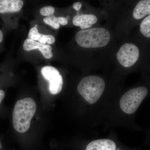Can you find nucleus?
<instances>
[{
  "label": "nucleus",
  "mask_w": 150,
  "mask_h": 150,
  "mask_svg": "<svg viewBox=\"0 0 150 150\" xmlns=\"http://www.w3.org/2000/svg\"><path fill=\"white\" fill-rule=\"evenodd\" d=\"M5 92L4 90L0 89V104L2 102L5 97Z\"/></svg>",
  "instance_id": "18"
},
{
  "label": "nucleus",
  "mask_w": 150,
  "mask_h": 150,
  "mask_svg": "<svg viewBox=\"0 0 150 150\" xmlns=\"http://www.w3.org/2000/svg\"><path fill=\"white\" fill-rule=\"evenodd\" d=\"M150 13V0H141L137 4L133 11L134 18L140 20Z\"/></svg>",
  "instance_id": "12"
},
{
  "label": "nucleus",
  "mask_w": 150,
  "mask_h": 150,
  "mask_svg": "<svg viewBox=\"0 0 150 150\" xmlns=\"http://www.w3.org/2000/svg\"><path fill=\"white\" fill-rule=\"evenodd\" d=\"M43 22L45 24L50 25L51 27L56 30L60 28V24L59 23V18L57 17L52 16L46 17L43 19Z\"/></svg>",
  "instance_id": "14"
},
{
  "label": "nucleus",
  "mask_w": 150,
  "mask_h": 150,
  "mask_svg": "<svg viewBox=\"0 0 150 150\" xmlns=\"http://www.w3.org/2000/svg\"><path fill=\"white\" fill-rule=\"evenodd\" d=\"M82 6V4L80 2H77L74 3L73 5V7L75 10L79 11L80 10Z\"/></svg>",
  "instance_id": "17"
},
{
  "label": "nucleus",
  "mask_w": 150,
  "mask_h": 150,
  "mask_svg": "<svg viewBox=\"0 0 150 150\" xmlns=\"http://www.w3.org/2000/svg\"><path fill=\"white\" fill-rule=\"evenodd\" d=\"M97 21V18L93 14H78L73 18V23L75 26H79L83 30L90 28Z\"/></svg>",
  "instance_id": "9"
},
{
  "label": "nucleus",
  "mask_w": 150,
  "mask_h": 150,
  "mask_svg": "<svg viewBox=\"0 0 150 150\" xmlns=\"http://www.w3.org/2000/svg\"><path fill=\"white\" fill-rule=\"evenodd\" d=\"M139 57V50L134 44L126 43L121 46L117 54L119 63L123 67L129 68L137 62Z\"/></svg>",
  "instance_id": "6"
},
{
  "label": "nucleus",
  "mask_w": 150,
  "mask_h": 150,
  "mask_svg": "<svg viewBox=\"0 0 150 150\" xmlns=\"http://www.w3.org/2000/svg\"><path fill=\"white\" fill-rule=\"evenodd\" d=\"M85 150H118L116 144L112 140L102 139L89 143Z\"/></svg>",
  "instance_id": "10"
},
{
  "label": "nucleus",
  "mask_w": 150,
  "mask_h": 150,
  "mask_svg": "<svg viewBox=\"0 0 150 150\" xmlns=\"http://www.w3.org/2000/svg\"><path fill=\"white\" fill-rule=\"evenodd\" d=\"M3 149V145L2 144L1 142L0 141V150Z\"/></svg>",
  "instance_id": "20"
},
{
  "label": "nucleus",
  "mask_w": 150,
  "mask_h": 150,
  "mask_svg": "<svg viewBox=\"0 0 150 150\" xmlns=\"http://www.w3.org/2000/svg\"><path fill=\"white\" fill-rule=\"evenodd\" d=\"M78 45L85 48H100L109 43L110 32L103 28L95 27L79 31L75 37Z\"/></svg>",
  "instance_id": "2"
},
{
  "label": "nucleus",
  "mask_w": 150,
  "mask_h": 150,
  "mask_svg": "<svg viewBox=\"0 0 150 150\" xmlns=\"http://www.w3.org/2000/svg\"><path fill=\"white\" fill-rule=\"evenodd\" d=\"M148 92L147 89L143 86L132 88L127 91L120 100L121 110L127 114L134 113L146 96Z\"/></svg>",
  "instance_id": "4"
},
{
  "label": "nucleus",
  "mask_w": 150,
  "mask_h": 150,
  "mask_svg": "<svg viewBox=\"0 0 150 150\" xmlns=\"http://www.w3.org/2000/svg\"><path fill=\"white\" fill-rule=\"evenodd\" d=\"M23 48L24 51H26L38 49L43 57L46 59H51L54 55L51 46L48 44H43L29 38L25 40L23 44Z\"/></svg>",
  "instance_id": "7"
},
{
  "label": "nucleus",
  "mask_w": 150,
  "mask_h": 150,
  "mask_svg": "<svg viewBox=\"0 0 150 150\" xmlns=\"http://www.w3.org/2000/svg\"><path fill=\"white\" fill-rule=\"evenodd\" d=\"M28 36L30 39H32L43 44L52 45L56 41L55 37L53 35H45L38 32L37 25H36L34 27L30 28Z\"/></svg>",
  "instance_id": "11"
},
{
  "label": "nucleus",
  "mask_w": 150,
  "mask_h": 150,
  "mask_svg": "<svg viewBox=\"0 0 150 150\" xmlns=\"http://www.w3.org/2000/svg\"><path fill=\"white\" fill-rule=\"evenodd\" d=\"M59 18V23L60 24L62 25H67L68 23V20L67 18L64 17H58Z\"/></svg>",
  "instance_id": "16"
},
{
  "label": "nucleus",
  "mask_w": 150,
  "mask_h": 150,
  "mask_svg": "<svg viewBox=\"0 0 150 150\" xmlns=\"http://www.w3.org/2000/svg\"><path fill=\"white\" fill-rule=\"evenodd\" d=\"M41 73L48 82V90L51 94L56 95L62 91L64 81L58 70L52 66H44L41 69Z\"/></svg>",
  "instance_id": "5"
},
{
  "label": "nucleus",
  "mask_w": 150,
  "mask_h": 150,
  "mask_svg": "<svg viewBox=\"0 0 150 150\" xmlns=\"http://www.w3.org/2000/svg\"><path fill=\"white\" fill-rule=\"evenodd\" d=\"M105 82L98 76H88L83 78L78 84L77 91L81 96L90 104L98 101L105 88Z\"/></svg>",
  "instance_id": "3"
},
{
  "label": "nucleus",
  "mask_w": 150,
  "mask_h": 150,
  "mask_svg": "<svg viewBox=\"0 0 150 150\" xmlns=\"http://www.w3.org/2000/svg\"><path fill=\"white\" fill-rule=\"evenodd\" d=\"M24 5L23 0H0V15L20 11Z\"/></svg>",
  "instance_id": "8"
},
{
  "label": "nucleus",
  "mask_w": 150,
  "mask_h": 150,
  "mask_svg": "<svg viewBox=\"0 0 150 150\" xmlns=\"http://www.w3.org/2000/svg\"><path fill=\"white\" fill-rule=\"evenodd\" d=\"M36 109V102L31 98H25L17 101L12 114L13 125L16 131L24 134L28 131Z\"/></svg>",
  "instance_id": "1"
},
{
  "label": "nucleus",
  "mask_w": 150,
  "mask_h": 150,
  "mask_svg": "<svg viewBox=\"0 0 150 150\" xmlns=\"http://www.w3.org/2000/svg\"><path fill=\"white\" fill-rule=\"evenodd\" d=\"M140 31L142 34L147 38L150 37V15L145 18L140 25Z\"/></svg>",
  "instance_id": "13"
},
{
  "label": "nucleus",
  "mask_w": 150,
  "mask_h": 150,
  "mask_svg": "<svg viewBox=\"0 0 150 150\" xmlns=\"http://www.w3.org/2000/svg\"><path fill=\"white\" fill-rule=\"evenodd\" d=\"M4 35L2 30H0V45H1L4 40Z\"/></svg>",
  "instance_id": "19"
},
{
  "label": "nucleus",
  "mask_w": 150,
  "mask_h": 150,
  "mask_svg": "<svg viewBox=\"0 0 150 150\" xmlns=\"http://www.w3.org/2000/svg\"><path fill=\"white\" fill-rule=\"evenodd\" d=\"M55 9L52 6H48L43 7L40 10V13L42 16L49 17L54 15Z\"/></svg>",
  "instance_id": "15"
}]
</instances>
